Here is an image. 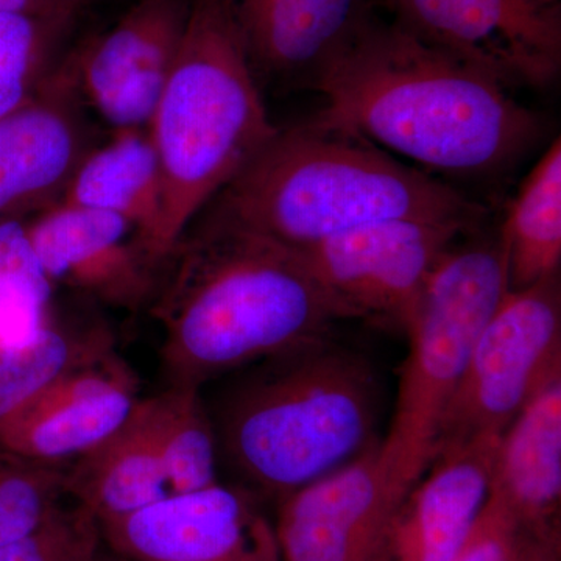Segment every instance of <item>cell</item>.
Wrapping results in <instances>:
<instances>
[{
	"label": "cell",
	"mask_w": 561,
	"mask_h": 561,
	"mask_svg": "<svg viewBox=\"0 0 561 561\" xmlns=\"http://www.w3.org/2000/svg\"><path fill=\"white\" fill-rule=\"evenodd\" d=\"M106 351L105 334L77 337L54 324L24 345H0V427L47 383Z\"/></svg>",
	"instance_id": "cell-23"
},
{
	"label": "cell",
	"mask_w": 561,
	"mask_h": 561,
	"mask_svg": "<svg viewBox=\"0 0 561 561\" xmlns=\"http://www.w3.org/2000/svg\"><path fill=\"white\" fill-rule=\"evenodd\" d=\"M522 531L504 507L486 497L463 548L454 561H504Z\"/></svg>",
	"instance_id": "cell-28"
},
{
	"label": "cell",
	"mask_w": 561,
	"mask_h": 561,
	"mask_svg": "<svg viewBox=\"0 0 561 561\" xmlns=\"http://www.w3.org/2000/svg\"><path fill=\"white\" fill-rule=\"evenodd\" d=\"M402 217L481 227L486 209L320 111L279 127L195 221L301 251Z\"/></svg>",
	"instance_id": "cell-3"
},
{
	"label": "cell",
	"mask_w": 561,
	"mask_h": 561,
	"mask_svg": "<svg viewBox=\"0 0 561 561\" xmlns=\"http://www.w3.org/2000/svg\"><path fill=\"white\" fill-rule=\"evenodd\" d=\"M83 108L68 55L32 102L0 117V225L60 202L92 147Z\"/></svg>",
	"instance_id": "cell-14"
},
{
	"label": "cell",
	"mask_w": 561,
	"mask_h": 561,
	"mask_svg": "<svg viewBox=\"0 0 561 561\" xmlns=\"http://www.w3.org/2000/svg\"><path fill=\"white\" fill-rule=\"evenodd\" d=\"M559 376L560 273L502 298L443 413L434 459L479 438L501 437L535 393Z\"/></svg>",
	"instance_id": "cell-7"
},
{
	"label": "cell",
	"mask_w": 561,
	"mask_h": 561,
	"mask_svg": "<svg viewBox=\"0 0 561 561\" xmlns=\"http://www.w3.org/2000/svg\"><path fill=\"white\" fill-rule=\"evenodd\" d=\"M66 496L68 471L0 451V548L38 529Z\"/></svg>",
	"instance_id": "cell-25"
},
{
	"label": "cell",
	"mask_w": 561,
	"mask_h": 561,
	"mask_svg": "<svg viewBox=\"0 0 561 561\" xmlns=\"http://www.w3.org/2000/svg\"><path fill=\"white\" fill-rule=\"evenodd\" d=\"M58 203L116 214L136 228L151 254L165 264L160 251L164 179L149 130L114 131L102 146H92Z\"/></svg>",
	"instance_id": "cell-19"
},
{
	"label": "cell",
	"mask_w": 561,
	"mask_h": 561,
	"mask_svg": "<svg viewBox=\"0 0 561 561\" xmlns=\"http://www.w3.org/2000/svg\"><path fill=\"white\" fill-rule=\"evenodd\" d=\"M101 527L103 545L133 561H283L256 494L220 482Z\"/></svg>",
	"instance_id": "cell-11"
},
{
	"label": "cell",
	"mask_w": 561,
	"mask_h": 561,
	"mask_svg": "<svg viewBox=\"0 0 561 561\" xmlns=\"http://www.w3.org/2000/svg\"><path fill=\"white\" fill-rule=\"evenodd\" d=\"M379 405L371 362L330 335L260 360L210 416L221 456L279 502L379 440Z\"/></svg>",
	"instance_id": "cell-4"
},
{
	"label": "cell",
	"mask_w": 561,
	"mask_h": 561,
	"mask_svg": "<svg viewBox=\"0 0 561 561\" xmlns=\"http://www.w3.org/2000/svg\"><path fill=\"white\" fill-rule=\"evenodd\" d=\"M68 490L101 524L171 496L144 400L116 434L77 459Z\"/></svg>",
	"instance_id": "cell-20"
},
{
	"label": "cell",
	"mask_w": 561,
	"mask_h": 561,
	"mask_svg": "<svg viewBox=\"0 0 561 561\" xmlns=\"http://www.w3.org/2000/svg\"><path fill=\"white\" fill-rule=\"evenodd\" d=\"M88 0H0V13L35 20L76 21Z\"/></svg>",
	"instance_id": "cell-29"
},
{
	"label": "cell",
	"mask_w": 561,
	"mask_h": 561,
	"mask_svg": "<svg viewBox=\"0 0 561 561\" xmlns=\"http://www.w3.org/2000/svg\"><path fill=\"white\" fill-rule=\"evenodd\" d=\"M153 300L169 382L198 389L350 320L298 251L201 221L165 262Z\"/></svg>",
	"instance_id": "cell-2"
},
{
	"label": "cell",
	"mask_w": 561,
	"mask_h": 561,
	"mask_svg": "<svg viewBox=\"0 0 561 561\" xmlns=\"http://www.w3.org/2000/svg\"><path fill=\"white\" fill-rule=\"evenodd\" d=\"M401 27L507 90H546L561 72V0H387Z\"/></svg>",
	"instance_id": "cell-9"
},
{
	"label": "cell",
	"mask_w": 561,
	"mask_h": 561,
	"mask_svg": "<svg viewBox=\"0 0 561 561\" xmlns=\"http://www.w3.org/2000/svg\"><path fill=\"white\" fill-rule=\"evenodd\" d=\"M463 239L435 268L405 331L411 350L389 434L379 440L387 470L408 491L430 470L443 413L508 291L500 239Z\"/></svg>",
	"instance_id": "cell-6"
},
{
	"label": "cell",
	"mask_w": 561,
	"mask_h": 561,
	"mask_svg": "<svg viewBox=\"0 0 561 561\" xmlns=\"http://www.w3.org/2000/svg\"><path fill=\"white\" fill-rule=\"evenodd\" d=\"M370 11L367 0H236L254 76L286 91H313Z\"/></svg>",
	"instance_id": "cell-16"
},
{
	"label": "cell",
	"mask_w": 561,
	"mask_h": 561,
	"mask_svg": "<svg viewBox=\"0 0 561 561\" xmlns=\"http://www.w3.org/2000/svg\"><path fill=\"white\" fill-rule=\"evenodd\" d=\"M508 290L559 275L561 262V144L549 149L523 181L500 238Z\"/></svg>",
	"instance_id": "cell-21"
},
{
	"label": "cell",
	"mask_w": 561,
	"mask_h": 561,
	"mask_svg": "<svg viewBox=\"0 0 561 561\" xmlns=\"http://www.w3.org/2000/svg\"><path fill=\"white\" fill-rule=\"evenodd\" d=\"M25 221L0 225V302L50 306L55 286L36 256Z\"/></svg>",
	"instance_id": "cell-27"
},
{
	"label": "cell",
	"mask_w": 561,
	"mask_h": 561,
	"mask_svg": "<svg viewBox=\"0 0 561 561\" xmlns=\"http://www.w3.org/2000/svg\"><path fill=\"white\" fill-rule=\"evenodd\" d=\"M313 91L321 111L382 150L460 179L508 171L545 133L500 81L373 10Z\"/></svg>",
	"instance_id": "cell-1"
},
{
	"label": "cell",
	"mask_w": 561,
	"mask_h": 561,
	"mask_svg": "<svg viewBox=\"0 0 561 561\" xmlns=\"http://www.w3.org/2000/svg\"><path fill=\"white\" fill-rule=\"evenodd\" d=\"M95 561H133L130 559H125V557L119 556V553L110 551L105 545H103L101 553H99L98 560Z\"/></svg>",
	"instance_id": "cell-30"
},
{
	"label": "cell",
	"mask_w": 561,
	"mask_h": 561,
	"mask_svg": "<svg viewBox=\"0 0 561 561\" xmlns=\"http://www.w3.org/2000/svg\"><path fill=\"white\" fill-rule=\"evenodd\" d=\"M70 20L0 13V117L32 102L60 66Z\"/></svg>",
	"instance_id": "cell-24"
},
{
	"label": "cell",
	"mask_w": 561,
	"mask_h": 561,
	"mask_svg": "<svg viewBox=\"0 0 561 561\" xmlns=\"http://www.w3.org/2000/svg\"><path fill=\"white\" fill-rule=\"evenodd\" d=\"M102 548L101 523L73 501L62 504L38 529L0 548V561H95Z\"/></svg>",
	"instance_id": "cell-26"
},
{
	"label": "cell",
	"mask_w": 561,
	"mask_h": 561,
	"mask_svg": "<svg viewBox=\"0 0 561 561\" xmlns=\"http://www.w3.org/2000/svg\"><path fill=\"white\" fill-rule=\"evenodd\" d=\"M501 437L438 454L402 501L382 561H454L489 497Z\"/></svg>",
	"instance_id": "cell-17"
},
{
	"label": "cell",
	"mask_w": 561,
	"mask_h": 561,
	"mask_svg": "<svg viewBox=\"0 0 561 561\" xmlns=\"http://www.w3.org/2000/svg\"><path fill=\"white\" fill-rule=\"evenodd\" d=\"M144 402L172 494L219 483V442L201 389L171 386Z\"/></svg>",
	"instance_id": "cell-22"
},
{
	"label": "cell",
	"mask_w": 561,
	"mask_h": 561,
	"mask_svg": "<svg viewBox=\"0 0 561 561\" xmlns=\"http://www.w3.org/2000/svg\"><path fill=\"white\" fill-rule=\"evenodd\" d=\"M138 381L108 353L47 383L0 427V451L44 465L91 453L138 408Z\"/></svg>",
	"instance_id": "cell-15"
},
{
	"label": "cell",
	"mask_w": 561,
	"mask_h": 561,
	"mask_svg": "<svg viewBox=\"0 0 561 561\" xmlns=\"http://www.w3.org/2000/svg\"><path fill=\"white\" fill-rule=\"evenodd\" d=\"M379 440L278 502L280 560H383L391 524L409 491L391 478Z\"/></svg>",
	"instance_id": "cell-10"
},
{
	"label": "cell",
	"mask_w": 561,
	"mask_h": 561,
	"mask_svg": "<svg viewBox=\"0 0 561 561\" xmlns=\"http://www.w3.org/2000/svg\"><path fill=\"white\" fill-rule=\"evenodd\" d=\"M25 225L54 286L66 284L128 311L153 301L165 264L116 214L55 203Z\"/></svg>",
	"instance_id": "cell-13"
},
{
	"label": "cell",
	"mask_w": 561,
	"mask_h": 561,
	"mask_svg": "<svg viewBox=\"0 0 561 561\" xmlns=\"http://www.w3.org/2000/svg\"><path fill=\"white\" fill-rule=\"evenodd\" d=\"M489 497L523 530L561 540V376L537 391L502 432Z\"/></svg>",
	"instance_id": "cell-18"
},
{
	"label": "cell",
	"mask_w": 561,
	"mask_h": 561,
	"mask_svg": "<svg viewBox=\"0 0 561 561\" xmlns=\"http://www.w3.org/2000/svg\"><path fill=\"white\" fill-rule=\"evenodd\" d=\"M479 228L402 217L354 228L298 253L350 320L405 332L443 257Z\"/></svg>",
	"instance_id": "cell-8"
},
{
	"label": "cell",
	"mask_w": 561,
	"mask_h": 561,
	"mask_svg": "<svg viewBox=\"0 0 561 561\" xmlns=\"http://www.w3.org/2000/svg\"><path fill=\"white\" fill-rule=\"evenodd\" d=\"M278 128L247 57L236 0H192L179 58L149 127L164 179L165 262Z\"/></svg>",
	"instance_id": "cell-5"
},
{
	"label": "cell",
	"mask_w": 561,
	"mask_h": 561,
	"mask_svg": "<svg viewBox=\"0 0 561 561\" xmlns=\"http://www.w3.org/2000/svg\"><path fill=\"white\" fill-rule=\"evenodd\" d=\"M191 10L192 0H139L113 28L70 54L81 99L113 131L149 130Z\"/></svg>",
	"instance_id": "cell-12"
}]
</instances>
